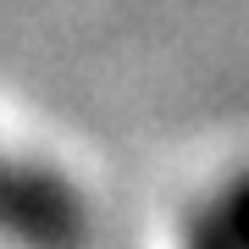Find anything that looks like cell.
Segmentation results:
<instances>
[{
  "label": "cell",
  "mask_w": 249,
  "mask_h": 249,
  "mask_svg": "<svg viewBox=\"0 0 249 249\" xmlns=\"http://www.w3.org/2000/svg\"><path fill=\"white\" fill-rule=\"evenodd\" d=\"M0 232L28 249H78L83 244V205L78 194L39 166L0 160Z\"/></svg>",
  "instance_id": "cell-1"
},
{
  "label": "cell",
  "mask_w": 249,
  "mask_h": 249,
  "mask_svg": "<svg viewBox=\"0 0 249 249\" xmlns=\"http://www.w3.org/2000/svg\"><path fill=\"white\" fill-rule=\"evenodd\" d=\"M188 249H238V244H232V227L222 216H199L194 232H188Z\"/></svg>",
  "instance_id": "cell-2"
},
{
  "label": "cell",
  "mask_w": 249,
  "mask_h": 249,
  "mask_svg": "<svg viewBox=\"0 0 249 249\" xmlns=\"http://www.w3.org/2000/svg\"><path fill=\"white\" fill-rule=\"evenodd\" d=\"M222 222L232 227V244L249 249V183H238V194H232V205H227V216H222Z\"/></svg>",
  "instance_id": "cell-3"
}]
</instances>
